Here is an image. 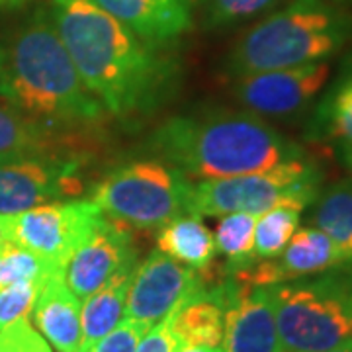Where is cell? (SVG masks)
<instances>
[{
    "label": "cell",
    "mask_w": 352,
    "mask_h": 352,
    "mask_svg": "<svg viewBox=\"0 0 352 352\" xmlns=\"http://www.w3.org/2000/svg\"><path fill=\"white\" fill-rule=\"evenodd\" d=\"M339 157L342 164L352 173V143H339Z\"/></svg>",
    "instance_id": "cell-32"
},
{
    "label": "cell",
    "mask_w": 352,
    "mask_h": 352,
    "mask_svg": "<svg viewBox=\"0 0 352 352\" xmlns=\"http://www.w3.org/2000/svg\"><path fill=\"white\" fill-rule=\"evenodd\" d=\"M135 264L131 235L120 221L102 215L63 266L65 284L78 300L102 288L126 266Z\"/></svg>",
    "instance_id": "cell-11"
},
{
    "label": "cell",
    "mask_w": 352,
    "mask_h": 352,
    "mask_svg": "<svg viewBox=\"0 0 352 352\" xmlns=\"http://www.w3.org/2000/svg\"><path fill=\"white\" fill-rule=\"evenodd\" d=\"M280 0H210L208 24L231 25L270 10Z\"/></svg>",
    "instance_id": "cell-27"
},
{
    "label": "cell",
    "mask_w": 352,
    "mask_h": 352,
    "mask_svg": "<svg viewBox=\"0 0 352 352\" xmlns=\"http://www.w3.org/2000/svg\"><path fill=\"white\" fill-rule=\"evenodd\" d=\"M104 212L94 201H53L12 215L10 241L63 270Z\"/></svg>",
    "instance_id": "cell-8"
},
{
    "label": "cell",
    "mask_w": 352,
    "mask_h": 352,
    "mask_svg": "<svg viewBox=\"0 0 352 352\" xmlns=\"http://www.w3.org/2000/svg\"><path fill=\"white\" fill-rule=\"evenodd\" d=\"M284 352H327L352 344V268L270 286Z\"/></svg>",
    "instance_id": "cell-5"
},
{
    "label": "cell",
    "mask_w": 352,
    "mask_h": 352,
    "mask_svg": "<svg viewBox=\"0 0 352 352\" xmlns=\"http://www.w3.org/2000/svg\"><path fill=\"white\" fill-rule=\"evenodd\" d=\"M32 317L39 335L57 352H78L82 342L80 300L65 284L63 272L51 274L39 288Z\"/></svg>",
    "instance_id": "cell-17"
},
{
    "label": "cell",
    "mask_w": 352,
    "mask_h": 352,
    "mask_svg": "<svg viewBox=\"0 0 352 352\" xmlns=\"http://www.w3.org/2000/svg\"><path fill=\"white\" fill-rule=\"evenodd\" d=\"M352 20L325 0H294L252 25L231 51V71L245 76L319 63L349 41Z\"/></svg>",
    "instance_id": "cell-4"
},
{
    "label": "cell",
    "mask_w": 352,
    "mask_h": 352,
    "mask_svg": "<svg viewBox=\"0 0 352 352\" xmlns=\"http://www.w3.org/2000/svg\"><path fill=\"white\" fill-rule=\"evenodd\" d=\"M0 96L14 110L50 126H85L104 116V106L85 87L43 12L0 50Z\"/></svg>",
    "instance_id": "cell-3"
},
{
    "label": "cell",
    "mask_w": 352,
    "mask_h": 352,
    "mask_svg": "<svg viewBox=\"0 0 352 352\" xmlns=\"http://www.w3.org/2000/svg\"><path fill=\"white\" fill-rule=\"evenodd\" d=\"M78 161L63 155L0 157V215H18L55 198L76 196L82 180Z\"/></svg>",
    "instance_id": "cell-9"
},
{
    "label": "cell",
    "mask_w": 352,
    "mask_h": 352,
    "mask_svg": "<svg viewBox=\"0 0 352 352\" xmlns=\"http://www.w3.org/2000/svg\"><path fill=\"white\" fill-rule=\"evenodd\" d=\"M53 24L85 87L118 118L159 106L175 67L92 0H51Z\"/></svg>",
    "instance_id": "cell-1"
},
{
    "label": "cell",
    "mask_w": 352,
    "mask_h": 352,
    "mask_svg": "<svg viewBox=\"0 0 352 352\" xmlns=\"http://www.w3.org/2000/svg\"><path fill=\"white\" fill-rule=\"evenodd\" d=\"M0 352H53L51 344L28 319H20L0 331Z\"/></svg>",
    "instance_id": "cell-29"
},
{
    "label": "cell",
    "mask_w": 352,
    "mask_h": 352,
    "mask_svg": "<svg viewBox=\"0 0 352 352\" xmlns=\"http://www.w3.org/2000/svg\"><path fill=\"white\" fill-rule=\"evenodd\" d=\"M340 266H344V258L337 243L321 229L307 227L296 231L280 254L266 261H256L247 270L231 276L249 286H276Z\"/></svg>",
    "instance_id": "cell-13"
},
{
    "label": "cell",
    "mask_w": 352,
    "mask_h": 352,
    "mask_svg": "<svg viewBox=\"0 0 352 352\" xmlns=\"http://www.w3.org/2000/svg\"><path fill=\"white\" fill-rule=\"evenodd\" d=\"M231 286V276L215 288L201 286L168 314L178 346H221L226 305Z\"/></svg>",
    "instance_id": "cell-16"
},
{
    "label": "cell",
    "mask_w": 352,
    "mask_h": 352,
    "mask_svg": "<svg viewBox=\"0 0 352 352\" xmlns=\"http://www.w3.org/2000/svg\"><path fill=\"white\" fill-rule=\"evenodd\" d=\"M186 2H188V4H192V2H198V0H186Z\"/></svg>",
    "instance_id": "cell-37"
},
{
    "label": "cell",
    "mask_w": 352,
    "mask_h": 352,
    "mask_svg": "<svg viewBox=\"0 0 352 352\" xmlns=\"http://www.w3.org/2000/svg\"><path fill=\"white\" fill-rule=\"evenodd\" d=\"M175 352H221V349H212V346H178Z\"/></svg>",
    "instance_id": "cell-33"
},
{
    "label": "cell",
    "mask_w": 352,
    "mask_h": 352,
    "mask_svg": "<svg viewBox=\"0 0 352 352\" xmlns=\"http://www.w3.org/2000/svg\"><path fill=\"white\" fill-rule=\"evenodd\" d=\"M176 349L178 344L170 329V319L166 315L141 337L135 352H175Z\"/></svg>",
    "instance_id": "cell-30"
},
{
    "label": "cell",
    "mask_w": 352,
    "mask_h": 352,
    "mask_svg": "<svg viewBox=\"0 0 352 352\" xmlns=\"http://www.w3.org/2000/svg\"><path fill=\"white\" fill-rule=\"evenodd\" d=\"M25 0H0V4L2 6H18V4H22Z\"/></svg>",
    "instance_id": "cell-34"
},
{
    "label": "cell",
    "mask_w": 352,
    "mask_h": 352,
    "mask_svg": "<svg viewBox=\"0 0 352 352\" xmlns=\"http://www.w3.org/2000/svg\"><path fill=\"white\" fill-rule=\"evenodd\" d=\"M254 226L256 215L227 214L221 215L215 229V249L227 256V268L231 274L247 270L256 263L254 256Z\"/></svg>",
    "instance_id": "cell-23"
},
{
    "label": "cell",
    "mask_w": 352,
    "mask_h": 352,
    "mask_svg": "<svg viewBox=\"0 0 352 352\" xmlns=\"http://www.w3.org/2000/svg\"><path fill=\"white\" fill-rule=\"evenodd\" d=\"M219 349L221 352H284L270 286H249L233 278Z\"/></svg>",
    "instance_id": "cell-14"
},
{
    "label": "cell",
    "mask_w": 352,
    "mask_h": 352,
    "mask_svg": "<svg viewBox=\"0 0 352 352\" xmlns=\"http://www.w3.org/2000/svg\"><path fill=\"white\" fill-rule=\"evenodd\" d=\"M302 210L292 206H278L256 217L254 226V256L256 261L272 258L284 251L300 226Z\"/></svg>",
    "instance_id": "cell-24"
},
{
    "label": "cell",
    "mask_w": 352,
    "mask_h": 352,
    "mask_svg": "<svg viewBox=\"0 0 352 352\" xmlns=\"http://www.w3.org/2000/svg\"><path fill=\"white\" fill-rule=\"evenodd\" d=\"M190 182L176 168L157 161H138L113 168L94 186L90 201L120 223L161 229L188 214Z\"/></svg>",
    "instance_id": "cell-7"
},
{
    "label": "cell",
    "mask_w": 352,
    "mask_h": 352,
    "mask_svg": "<svg viewBox=\"0 0 352 352\" xmlns=\"http://www.w3.org/2000/svg\"><path fill=\"white\" fill-rule=\"evenodd\" d=\"M327 352H352V344H346L342 349H335V351H327Z\"/></svg>",
    "instance_id": "cell-35"
},
{
    "label": "cell",
    "mask_w": 352,
    "mask_h": 352,
    "mask_svg": "<svg viewBox=\"0 0 352 352\" xmlns=\"http://www.w3.org/2000/svg\"><path fill=\"white\" fill-rule=\"evenodd\" d=\"M315 201L311 215L315 227L337 243L344 266L352 268V178L331 184L319 192Z\"/></svg>",
    "instance_id": "cell-21"
},
{
    "label": "cell",
    "mask_w": 352,
    "mask_h": 352,
    "mask_svg": "<svg viewBox=\"0 0 352 352\" xmlns=\"http://www.w3.org/2000/svg\"><path fill=\"white\" fill-rule=\"evenodd\" d=\"M151 147L180 175L200 182L264 173L305 157L256 113L178 116L155 131Z\"/></svg>",
    "instance_id": "cell-2"
},
{
    "label": "cell",
    "mask_w": 352,
    "mask_h": 352,
    "mask_svg": "<svg viewBox=\"0 0 352 352\" xmlns=\"http://www.w3.org/2000/svg\"><path fill=\"white\" fill-rule=\"evenodd\" d=\"M157 251L204 272L214 263V233L204 226L198 215H178L176 219L161 227L157 235Z\"/></svg>",
    "instance_id": "cell-19"
},
{
    "label": "cell",
    "mask_w": 352,
    "mask_h": 352,
    "mask_svg": "<svg viewBox=\"0 0 352 352\" xmlns=\"http://www.w3.org/2000/svg\"><path fill=\"white\" fill-rule=\"evenodd\" d=\"M329 78L327 63H309L280 71L239 76L237 98L256 116L292 118L302 113Z\"/></svg>",
    "instance_id": "cell-12"
},
{
    "label": "cell",
    "mask_w": 352,
    "mask_h": 352,
    "mask_svg": "<svg viewBox=\"0 0 352 352\" xmlns=\"http://www.w3.org/2000/svg\"><path fill=\"white\" fill-rule=\"evenodd\" d=\"M41 282H22L0 289V331L20 319H28L38 300Z\"/></svg>",
    "instance_id": "cell-26"
},
{
    "label": "cell",
    "mask_w": 352,
    "mask_h": 352,
    "mask_svg": "<svg viewBox=\"0 0 352 352\" xmlns=\"http://www.w3.org/2000/svg\"><path fill=\"white\" fill-rule=\"evenodd\" d=\"M153 47H161L192 25L186 0H92Z\"/></svg>",
    "instance_id": "cell-15"
},
{
    "label": "cell",
    "mask_w": 352,
    "mask_h": 352,
    "mask_svg": "<svg viewBox=\"0 0 352 352\" xmlns=\"http://www.w3.org/2000/svg\"><path fill=\"white\" fill-rule=\"evenodd\" d=\"M201 286H206L201 272L161 251L151 252L131 274L124 319L153 327Z\"/></svg>",
    "instance_id": "cell-10"
},
{
    "label": "cell",
    "mask_w": 352,
    "mask_h": 352,
    "mask_svg": "<svg viewBox=\"0 0 352 352\" xmlns=\"http://www.w3.org/2000/svg\"><path fill=\"white\" fill-rule=\"evenodd\" d=\"M149 329L151 327H147L143 323L124 319L108 335H104L102 339L94 340L87 346H80L78 352H135L139 340Z\"/></svg>",
    "instance_id": "cell-28"
},
{
    "label": "cell",
    "mask_w": 352,
    "mask_h": 352,
    "mask_svg": "<svg viewBox=\"0 0 352 352\" xmlns=\"http://www.w3.org/2000/svg\"><path fill=\"white\" fill-rule=\"evenodd\" d=\"M325 2H329V4H349L352 0H325Z\"/></svg>",
    "instance_id": "cell-36"
},
{
    "label": "cell",
    "mask_w": 352,
    "mask_h": 352,
    "mask_svg": "<svg viewBox=\"0 0 352 352\" xmlns=\"http://www.w3.org/2000/svg\"><path fill=\"white\" fill-rule=\"evenodd\" d=\"M63 272L59 266L41 258L36 252L8 243L0 251V289L22 282H45L51 274Z\"/></svg>",
    "instance_id": "cell-25"
},
{
    "label": "cell",
    "mask_w": 352,
    "mask_h": 352,
    "mask_svg": "<svg viewBox=\"0 0 352 352\" xmlns=\"http://www.w3.org/2000/svg\"><path fill=\"white\" fill-rule=\"evenodd\" d=\"M309 138L352 143V61L319 104Z\"/></svg>",
    "instance_id": "cell-22"
},
{
    "label": "cell",
    "mask_w": 352,
    "mask_h": 352,
    "mask_svg": "<svg viewBox=\"0 0 352 352\" xmlns=\"http://www.w3.org/2000/svg\"><path fill=\"white\" fill-rule=\"evenodd\" d=\"M135 264L122 268L102 288L90 294L85 300L80 307V325H82L80 346H87L90 342L102 339L124 321L127 288Z\"/></svg>",
    "instance_id": "cell-20"
},
{
    "label": "cell",
    "mask_w": 352,
    "mask_h": 352,
    "mask_svg": "<svg viewBox=\"0 0 352 352\" xmlns=\"http://www.w3.org/2000/svg\"><path fill=\"white\" fill-rule=\"evenodd\" d=\"M323 175L305 157L254 175L201 180L190 186L188 214L263 215L278 206L305 210L321 192Z\"/></svg>",
    "instance_id": "cell-6"
},
{
    "label": "cell",
    "mask_w": 352,
    "mask_h": 352,
    "mask_svg": "<svg viewBox=\"0 0 352 352\" xmlns=\"http://www.w3.org/2000/svg\"><path fill=\"white\" fill-rule=\"evenodd\" d=\"M10 226H12V215H0V251L12 243L10 241Z\"/></svg>",
    "instance_id": "cell-31"
},
{
    "label": "cell",
    "mask_w": 352,
    "mask_h": 352,
    "mask_svg": "<svg viewBox=\"0 0 352 352\" xmlns=\"http://www.w3.org/2000/svg\"><path fill=\"white\" fill-rule=\"evenodd\" d=\"M63 145L65 133L59 126L28 118L12 106H0V157H63Z\"/></svg>",
    "instance_id": "cell-18"
}]
</instances>
